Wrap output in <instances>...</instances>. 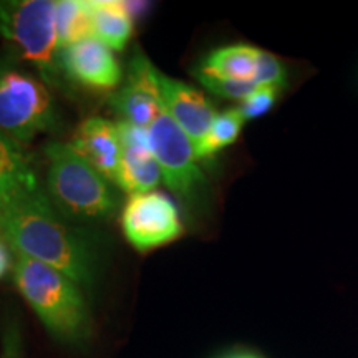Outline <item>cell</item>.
Segmentation results:
<instances>
[{"label":"cell","mask_w":358,"mask_h":358,"mask_svg":"<svg viewBox=\"0 0 358 358\" xmlns=\"http://www.w3.org/2000/svg\"><path fill=\"white\" fill-rule=\"evenodd\" d=\"M2 234L15 252L45 264L78 287H92L96 259L92 248L53 211L42 189L12 201L0 211Z\"/></svg>","instance_id":"6da1fadb"},{"label":"cell","mask_w":358,"mask_h":358,"mask_svg":"<svg viewBox=\"0 0 358 358\" xmlns=\"http://www.w3.org/2000/svg\"><path fill=\"white\" fill-rule=\"evenodd\" d=\"M17 289L53 337L80 345L92 335V315L82 289L73 280L34 259L15 252Z\"/></svg>","instance_id":"7a4b0ae2"},{"label":"cell","mask_w":358,"mask_h":358,"mask_svg":"<svg viewBox=\"0 0 358 358\" xmlns=\"http://www.w3.org/2000/svg\"><path fill=\"white\" fill-rule=\"evenodd\" d=\"M47 186L55 206L77 221H105L118 208L113 182L87 163L69 143L45 146Z\"/></svg>","instance_id":"3957f363"},{"label":"cell","mask_w":358,"mask_h":358,"mask_svg":"<svg viewBox=\"0 0 358 358\" xmlns=\"http://www.w3.org/2000/svg\"><path fill=\"white\" fill-rule=\"evenodd\" d=\"M55 10L52 0H0V35L22 60L37 69L45 85L58 78Z\"/></svg>","instance_id":"277c9868"},{"label":"cell","mask_w":358,"mask_h":358,"mask_svg":"<svg viewBox=\"0 0 358 358\" xmlns=\"http://www.w3.org/2000/svg\"><path fill=\"white\" fill-rule=\"evenodd\" d=\"M55 122V103L47 85L12 62H0V131L25 145L50 131Z\"/></svg>","instance_id":"5b68a950"},{"label":"cell","mask_w":358,"mask_h":358,"mask_svg":"<svg viewBox=\"0 0 358 358\" xmlns=\"http://www.w3.org/2000/svg\"><path fill=\"white\" fill-rule=\"evenodd\" d=\"M148 133L163 181L186 208H196L204 194L206 178L198 164L194 143L164 110L148 128Z\"/></svg>","instance_id":"8992f818"},{"label":"cell","mask_w":358,"mask_h":358,"mask_svg":"<svg viewBox=\"0 0 358 358\" xmlns=\"http://www.w3.org/2000/svg\"><path fill=\"white\" fill-rule=\"evenodd\" d=\"M122 227L138 252L166 245L182 234L178 208L159 191L133 194L123 209Z\"/></svg>","instance_id":"52a82bcc"},{"label":"cell","mask_w":358,"mask_h":358,"mask_svg":"<svg viewBox=\"0 0 358 358\" xmlns=\"http://www.w3.org/2000/svg\"><path fill=\"white\" fill-rule=\"evenodd\" d=\"M159 71L141 52L134 53L127 82L113 96V108L122 122L150 128L158 118L163 105L159 96Z\"/></svg>","instance_id":"ba28073f"},{"label":"cell","mask_w":358,"mask_h":358,"mask_svg":"<svg viewBox=\"0 0 358 358\" xmlns=\"http://www.w3.org/2000/svg\"><path fill=\"white\" fill-rule=\"evenodd\" d=\"M158 80L163 110L189 136L194 146H198L217 116L211 101L199 90L176 78L166 77L161 71Z\"/></svg>","instance_id":"9c48e42d"},{"label":"cell","mask_w":358,"mask_h":358,"mask_svg":"<svg viewBox=\"0 0 358 358\" xmlns=\"http://www.w3.org/2000/svg\"><path fill=\"white\" fill-rule=\"evenodd\" d=\"M118 131L122 141V161L116 185L131 196L155 191L163 178L158 161L151 151L148 128L120 122Z\"/></svg>","instance_id":"30bf717a"},{"label":"cell","mask_w":358,"mask_h":358,"mask_svg":"<svg viewBox=\"0 0 358 358\" xmlns=\"http://www.w3.org/2000/svg\"><path fill=\"white\" fill-rule=\"evenodd\" d=\"M60 65L66 77L93 90H113L122 80L113 50L95 37L60 50Z\"/></svg>","instance_id":"8fae6325"},{"label":"cell","mask_w":358,"mask_h":358,"mask_svg":"<svg viewBox=\"0 0 358 358\" xmlns=\"http://www.w3.org/2000/svg\"><path fill=\"white\" fill-rule=\"evenodd\" d=\"M69 145L110 182H116L122 161L118 124L93 116L78 124Z\"/></svg>","instance_id":"7c38bea8"},{"label":"cell","mask_w":358,"mask_h":358,"mask_svg":"<svg viewBox=\"0 0 358 358\" xmlns=\"http://www.w3.org/2000/svg\"><path fill=\"white\" fill-rule=\"evenodd\" d=\"M40 191L37 174L20 145L0 131V211L12 201Z\"/></svg>","instance_id":"4fadbf2b"},{"label":"cell","mask_w":358,"mask_h":358,"mask_svg":"<svg viewBox=\"0 0 358 358\" xmlns=\"http://www.w3.org/2000/svg\"><path fill=\"white\" fill-rule=\"evenodd\" d=\"M90 3L93 37L105 43L111 50H123L133 35V17L124 2L95 0Z\"/></svg>","instance_id":"5bb4252c"},{"label":"cell","mask_w":358,"mask_h":358,"mask_svg":"<svg viewBox=\"0 0 358 358\" xmlns=\"http://www.w3.org/2000/svg\"><path fill=\"white\" fill-rule=\"evenodd\" d=\"M259 48L252 45L221 47L204 58L201 71L209 75L236 80H252L256 73Z\"/></svg>","instance_id":"9a60e30c"},{"label":"cell","mask_w":358,"mask_h":358,"mask_svg":"<svg viewBox=\"0 0 358 358\" xmlns=\"http://www.w3.org/2000/svg\"><path fill=\"white\" fill-rule=\"evenodd\" d=\"M55 20L60 50L93 37L92 12H90V3L85 0L57 2Z\"/></svg>","instance_id":"2e32d148"},{"label":"cell","mask_w":358,"mask_h":358,"mask_svg":"<svg viewBox=\"0 0 358 358\" xmlns=\"http://www.w3.org/2000/svg\"><path fill=\"white\" fill-rule=\"evenodd\" d=\"M244 123L245 120L241 115L239 108H229L222 111V113H217L204 140L196 146L198 159L211 158V156L217 155L224 148L236 143L241 131H243Z\"/></svg>","instance_id":"e0dca14e"},{"label":"cell","mask_w":358,"mask_h":358,"mask_svg":"<svg viewBox=\"0 0 358 358\" xmlns=\"http://www.w3.org/2000/svg\"><path fill=\"white\" fill-rule=\"evenodd\" d=\"M196 78L199 83L214 93V95L229 98V100H239L244 101L245 98L252 95L259 88L254 80H236V78H224L216 77V75L204 73V71H196Z\"/></svg>","instance_id":"ac0fdd59"},{"label":"cell","mask_w":358,"mask_h":358,"mask_svg":"<svg viewBox=\"0 0 358 358\" xmlns=\"http://www.w3.org/2000/svg\"><path fill=\"white\" fill-rule=\"evenodd\" d=\"M285 78H287V71H285L284 65L280 64L279 58L268 52H259L256 73H254L252 78L257 83V87L284 88Z\"/></svg>","instance_id":"d6986e66"},{"label":"cell","mask_w":358,"mask_h":358,"mask_svg":"<svg viewBox=\"0 0 358 358\" xmlns=\"http://www.w3.org/2000/svg\"><path fill=\"white\" fill-rule=\"evenodd\" d=\"M282 88L277 87H259L252 95L241 101L239 111L244 116V120H256L261 118L275 105L277 98H279V92Z\"/></svg>","instance_id":"ffe728a7"},{"label":"cell","mask_w":358,"mask_h":358,"mask_svg":"<svg viewBox=\"0 0 358 358\" xmlns=\"http://www.w3.org/2000/svg\"><path fill=\"white\" fill-rule=\"evenodd\" d=\"M20 334L13 325L6 327V335H3V347L0 358H20Z\"/></svg>","instance_id":"44dd1931"},{"label":"cell","mask_w":358,"mask_h":358,"mask_svg":"<svg viewBox=\"0 0 358 358\" xmlns=\"http://www.w3.org/2000/svg\"><path fill=\"white\" fill-rule=\"evenodd\" d=\"M12 248L6 243V237H2L0 234V279H3L8 272H10V268H13V259L12 257Z\"/></svg>","instance_id":"7402d4cb"},{"label":"cell","mask_w":358,"mask_h":358,"mask_svg":"<svg viewBox=\"0 0 358 358\" xmlns=\"http://www.w3.org/2000/svg\"><path fill=\"white\" fill-rule=\"evenodd\" d=\"M222 358H262V357L256 355V353H249V352H236V353H229V355Z\"/></svg>","instance_id":"603a6c76"},{"label":"cell","mask_w":358,"mask_h":358,"mask_svg":"<svg viewBox=\"0 0 358 358\" xmlns=\"http://www.w3.org/2000/svg\"><path fill=\"white\" fill-rule=\"evenodd\" d=\"M0 234H2V226H0ZM3 236V234H2Z\"/></svg>","instance_id":"cb8c5ba5"}]
</instances>
